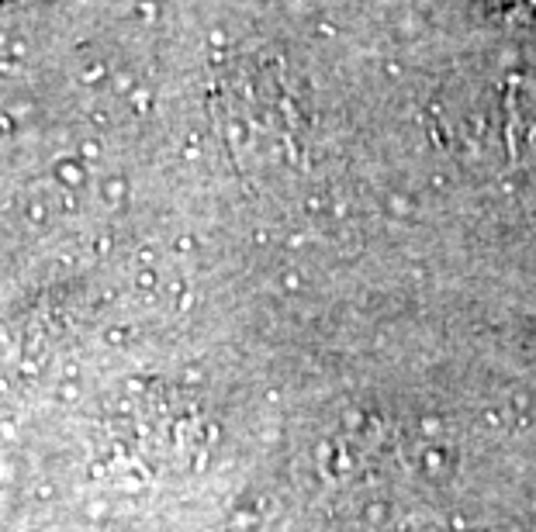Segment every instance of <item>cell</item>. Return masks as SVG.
Here are the masks:
<instances>
[{
	"instance_id": "obj_1",
	"label": "cell",
	"mask_w": 536,
	"mask_h": 532,
	"mask_svg": "<svg viewBox=\"0 0 536 532\" xmlns=\"http://www.w3.org/2000/svg\"><path fill=\"white\" fill-rule=\"evenodd\" d=\"M17 480V463L10 456H0V487H10Z\"/></svg>"
},
{
	"instance_id": "obj_2",
	"label": "cell",
	"mask_w": 536,
	"mask_h": 532,
	"mask_svg": "<svg viewBox=\"0 0 536 532\" xmlns=\"http://www.w3.org/2000/svg\"><path fill=\"white\" fill-rule=\"evenodd\" d=\"M14 69H17V66H14L10 59H0V76H10Z\"/></svg>"
},
{
	"instance_id": "obj_3",
	"label": "cell",
	"mask_w": 536,
	"mask_h": 532,
	"mask_svg": "<svg viewBox=\"0 0 536 532\" xmlns=\"http://www.w3.org/2000/svg\"><path fill=\"white\" fill-rule=\"evenodd\" d=\"M28 215H31V218H38V222H42V218H45V211H42V204H38V201H35V204H31V211H28Z\"/></svg>"
},
{
	"instance_id": "obj_4",
	"label": "cell",
	"mask_w": 536,
	"mask_h": 532,
	"mask_svg": "<svg viewBox=\"0 0 536 532\" xmlns=\"http://www.w3.org/2000/svg\"><path fill=\"white\" fill-rule=\"evenodd\" d=\"M14 128V121H10V115H0V131H10Z\"/></svg>"
},
{
	"instance_id": "obj_5",
	"label": "cell",
	"mask_w": 536,
	"mask_h": 532,
	"mask_svg": "<svg viewBox=\"0 0 536 532\" xmlns=\"http://www.w3.org/2000/svg\"><path fill=\"white\" fill-rule=\"evenodd\" d=\"M10 429H14L10 422H0V436H3V439H10Z\"/></svg>"
}]
</instances>
